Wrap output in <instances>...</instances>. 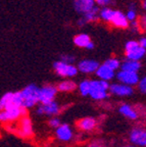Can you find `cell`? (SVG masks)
<instances>
[{
    "mask_svg": "<svg viewBox=\"0 0 146 147\" xmlns=\"http://www.w3.org/2000/svg\"><path fill=\"white\" fill-rule=\"evenodd\" d=\"M38 91L39 88L34 84L28 85L24 90L21 91L22 97H23V105L22 107L31 108L38 103Z\"/></svg>",
    "mask_w": 146,
    "mask_h": 147,
    "instance_id": "6da1fadb",
    "label": "cell"
},
{
    "mask_svg": "<svg viewBox=\"0 0 146 147\" xmlns=\"http://www.w3.org/2000/svg\"><path fill=\"white\" fill-rule=\"evenodd\" d=\"M145 54V49L142 48L138 42L129 41L126 44V55L129 60H138L142 58Z\"/></svg>",
    "mask_w": 146,
    "mask_h": 147,
    "instance_id": "7a4b0ae2",
    "label": "cell"
},
{
    "mask_svg": "<svg viewBox=\"0 0 146 147\" xmlns=\"http://www.w3.org/2000/svg\"><path fill=\"white\" fill-rule=\"evenodd\" d=\"M57 89L54 86L47 85L42 88H39L38 102H40L41 104H47L49 102H52V101H54Z\"/></svg>",
    "mask_w": 146,
    "mask_h": 147,
    "instance_id": "3957f363",
    "label": "cell"
},
{
    "mask_svg": "<svg viewBox=\"0 0 146 147\" xmlns=\"http://www.w3.org/2000/svg\"><path fill=\"white\" fill-rule=\"evenodd\" d=\"M130 141L133 145L144 147L146 145V131L144 128L136 127L130 132Z\"/></svg>",
    "mask_w": 146,
    "mask_h": 147,
    "instance_id": "277c9868",
    "label": "cell"
},
{
    "mask_svg": "<svg viewBox=\"0 0 146 147\" xmlns=\"http://www.w3.org/2000/svg\"><path fill=\"white\" fill-rule=\"evenodd\" d=\"M53 69L57 73V75L62 77H74L77 75L78 69L72 64L64 63L62 61H56L53 64Z\"/></svg>",
    "mask_w": 146,
    "mask_h": 147,
    "instance_id": "5b68a950",
    "label": "cell"
},
{
    "mask_svg": "<svg viewBox=\"0 0 146 147\" xmlns=\"http://www.w3.org/2000/svg\"><path fill=\"white\" fill-rule=\"evenodd\" d=\"M116 78L121 82V84L130 86V87L137 85L138 82H139V76H138L137 73H130V71H121L120 73H118Z\"/></svg>",
    "mask_w": 146,
    "mask_h": 147,
    "instance_id": "8992f818",
    "label": "cell"
},
{
    "mask_svg": "<svg viewBox=\"0 0 146 147\" xmlns=\"http://www.w3.org/2000/svg\"><path fill=\"white\" fill-rule=\"evenodd\" d=\"M60 111L59 105L55 102H49L47 104H40L37 107V113L40 115H58Z\"/></svg>",
    "mask_w": 146,
    "mask_h": 147,
    "instance_id": "52a82bcc",
    "label": "cell"
},
{
    "mask_svg": "<svg viewBox=\"0 0 146 147\" xmlns=\"http://www.w3.org/2000/svg\"><path fill=\"white\" fill-rule=\"evenodd\" d=\"M18 134L21 137L26 138L33 135V126L31 119L28 117H23L20 119V128L18 129Z\"/></svg>",
    "mask_w": 146,
    "mask_h": 147,
    "instance_id": "ba28073f",
    "label": "cell"
},
{
    "mask_svg": "<svg viewBox=\"0 0 146 147\" xmlns=\"http://www.w3.org/2000/svg\"><path fill=\"white\" fill-rule=\"evenodd\" d=\"M110 91L112 94L116 96H130L134 93V90L132 87L124 84H112L110 85Z\"/></svg>",
    "mask_w": 146,
    "mask_h": 147,
    "instance_id": "9c48e42d",
    "label": "cell"
},
{
    "mask_svg": "<svg viewBox=\"0 0 146 147\" xmlns=\"http://www.w3.org/2000/svg\"><path fill=\"white\" fill-rule=\"evenodd\" d=\"M56 137L58 140L64 141V142H68L73 138V130L68 124H62L55 131Z\"/></svg>",
    "mask_w": 146,
    "mask_h": 147,
    "instance_id": "30bf717a",
    "label": "cell"
},
{
    "mask_svg": "<svg viewBox=\"0 0 146 147\" xmlns=\"http://www.w3.org/2000/svg\"><path fill=\"white\" fill-rule=\"evenodd\" d=\"M98 67H99V63L97 61L86 59V60H82V61L79 62L77 69H79V71H81L84 74H90V73L96 71V69H98Z\"/></svg>",
    "mask_w": 146,
    "mask_h": 147,
    "instance_id": "8fae6325",
    "label": "cell"
},
{
    "mask_svg": "<svg viewBox=\"0 0 146 147\" xmlns=\"http://www.w3.org/2000/svg\"><path fill=\"white\" fill-rule=\"evenodd\" d=\"M96 125H97V122L94 117H83L80 121H78L77 123V127L82 131H93L94 129L96 128Z\"/></svg>",
    "mask_w": 146,
    "mask_h": 147,
    "instance_id": "7c38bea8",
    "label": "cell"
},
{
    "mask_svg": "<svg viewBox=\"0 0 146 147\" xmlns=\"http://www.w3.org/2000/svg\"><path fill=\"white\" fill-rule=\"evenodd\" d=\"M94 7V0H76L75 8L78 12L87 13Z\"/></svg>",
    "mask_w": 146,
    "mask_h": 147,
    "instance_id": "4fadbf2b",
    "label": "cell"
},
{
    "mask_svg": "<svg viewBox=\"0 0 146 147\" xmlns=\"http://www.w3.org/2000/svg\"><path fill=\"white\" fill-rule=\"evenodd\" d=\"M119 111L122 115L128 117V119H133V121L137 119L138 117H139V113H138L137 110L135 109V108H133L131 105L126 104V103L122 104V105L120 106Z\"/></svg>",
    "mask_w": 146,
    "mask_h": 147,
    "instance_id": "5bb4252c",
    "label": "cell"
},
{
    "mask_svg": "<svg viewBox=\"0 0 146 147\" xmlns=\"http://www.w3.org/2000/svg\"><path fill=\"white\" fill-rule=\"evenodd\" d=\"M96 75L98 78H100L102 81H110L114 77V71H112L110 69H108L107 67H105L104 64L99 65L98 69H96Z\"/></svg>",
    "mask_w": 146,
    "mask_h": 147,
    "instance_id": "9a60e30c",
    "label": "cell"
},
{
    "mask_svg": "<svg viewBox=\"0 0 146 147\" xmlns=\"http://www.w3.org/2000/svg\"><path fill=\"white\" fill-rule=\"evenodd\" d=\"M114 26L120 28H126L128 27V20L126 18V16H124L122 12L120 11H114V14L112 16V20Z\"/></svg>",
    "mask_w": 146,
    "mask_h": 147,
    "instance_id": "2e32d148",
    "label": "cell"
},
{
    "mask_svg": "<svg viewBox=\"0 0 146 147\" xmlns=\"http://www.w3.org/2000/svg\"><path fill=\"white\" fill-rule=\"evenodd\" d=\"M141 67V64L139 61L136 60H126L122 64V71H130V73H137Z\"/></svg>",
    "mask_w": 146,
    "mask_h": 147,
    "instance_id": "e0dca14e",
    "label": "cell"
},
{
    "mask_svg": "<svg viewBox=\"0 0 146 147\" xmlns=\"http://www.w3.org/2000/svg\"><path fill=\"white\" fill-rule=\"evenodd\" d=\"M110 84L106 81H90V91H107Z\"/></svg>",
    "mask_w": 146,
    "mask_h": 147,
    "instance_id": "ac0fdd59",
    "label": "cell"
},
{
    "mask_svg": "<svg viewBox=\"0 0 146 147\" xmlns=\"http://www.w3.org/2000/svg\"><path fill=\"white\" fill-rule=\"evenodd\" d=\"M56 89L57 91L60 92H71L76 89V83L72 82V81H64V82L58 84Z\"/></svg>",
    "mask_w": 146,
    "mask_h": 147,
    "instance_id": "d6986e66",
    "label": "cell"
},
{
    "mask_svg": "<svg viewBox=\"0 0 146 147\" xmlns=\"http://www.w3.org/2000/svg\"><path fill=\"white\" fill-rule=\"evenodd\" d=\"M74 42L77 46L79 47H87L88 44L90 43V38L87 35L85 34H81V35H78L77 37H75V39H74Z\"/></svg>",
    "mask_w": 146,
    "mask_h": 147,
    "instance_id": "ffe728a7",
    "label": "cell"
},
{
    "mask_svg": "<svg viewBox=\"0 0 146 147\" xmlns=\"http://www.w3.org/2000/svg\"><path fill=\"white\" fill-rule=\"evenodd\" d=\"M89 96L94 100H103L107 98L108 94L106 91H90Z\"/></svg>",
    "mask_w": 146,
    "mask_h": 147,
    "instance_id": "44dd1931",
    "label": "cell"
},
{
    "mask_svg": "<svg viewBox=\"0 0 146 147\" xmlns=\"http://www.w3.org/2000/svg\"><path fill=\"white\" fill-rule=\"evenodd\" d=\"M79 90L82 96H88L90 93V81H83L79 85Z\"/></svg>",
    "mask_w": 146,
    "mask_h": 147,
    "instance_id": "7402d4cb",
    "label": "cell"
},
{
    "mask_svg": "<svg viewBox=\"0 0 146 147\" xmlns=\"http://www.w3.org/2000/svg\"><path fill=\"white\" fill-rule=\"evenodd\" d=\"M14 105L18 106V107H22L23 105V97H22L21 91L18 92H12V97L11 101H10Z\"/></svg>",
    "mask_w": 146,
    "mask_h": 147,
    "instance_id": "603a6c76",
    "label": "cell"
},
{
    "mask_svg": "<svg viewBox=\"0 0 146 147\" xmlns=\"http://www.w3.org/2000/svg\"><path fill=\"white\" fill-rule=\"evenodd\" d=\"M11 97H12V92H7V93H5V94L0 98V111L4 109L6 104L10 102Z\"/></svg>",
    "mask_w": 146,
    "mask_h": 147,
    "instance_id": "cb8c5ba5",
    "label": "cell"
},
{
    "mask_svg": "<svg viewBox=\"0 0 146 147\" xmlns=\"http://www.w3.org/2000/svg\"><path fill=\"white\" fill-rule=\"evenodd\" d=\"M103 64L114 71H116V69H119L120 67V61L118 59H114V58H110V59L106 60Z\"/></svg>",
    "mask_w": 146,
    "mask_h": 147,
    "instance_id": "d4e9b609",
    "label": "cell"
},
{
    "mask_svg": "<svg viewBox=\"0 0 146 147\" xmlns=\"http://www.w3.org/2000/svg\"><path fill=\"white\" fill-rule=\"evenodd\" d=\"M96 12H97V8L96 7H93L92 8V10H90L89 12H87L86 14H85V18L83 20L84 22L88 21H94V20H96V18H97V16H96Z\"/></svg>",
    "mask_w": 146,
    "mask_h": 147,
    "instance_id": "484cf974",
    "label": "cell"
},
{
    "mask_svg": "<svg viewBox=\"0 0 146 147\" xmlns=\"http://www.w3.org/2000/svg\"><path fill=\"white\" fill-rule=\"evenodd\" d=\"M112 14H114V10H112V9H108V8H105V9H103L102 11H101L100 16H101V18H102L103 20H105V21H110V20H112Z\"/></svg>",
    "mask_w": 146,
    "mask_h": 147,
    "instance_id": "4316f807",
    "label": "cell"
},
{
    "mask_svg": "<svg viewBox=\"0 0 146 147\" xmlns=\"http://www.w3.org/2000/svg\"><path fill=\"white\" fill-rule=\"evenodd\" d=\"M48 125H49L51 128L57 129L62 125V123H60L59 119H57V117H51V119H49V122H48Z\"/></svg>",
    "mask_w": 146,
    "mask_h": 147,
    "instance_id": "83f0119b",
    "label": "cell"
},
{
    "mask_svg": "<svg viewBox=\"0 0 146 147\" xmlns=\"http://www.w3.org/2000/svg\"><path fill=\"white\" fill-rule=\"evenodd\" d=\"M138 87H139L140 92L143 93V94H145V92H146V79L145 78L139 80V82H138Z\"/></svg>",
    "mask_w": 146,
    "mask_h": 147,
    "instance_id": "f1b7e54d",
    "label": "cell"
},
{
    "mask_svg": "<svg viewBox=\"0 0 146 147\" xmlns=\"http://www.w3.org/2000/svg\"><path fill=\"white\" fill-rule=\"evenodd\" d=\"M62 61L64 62V63H68V64H72L74 62V57L73 56H70V55H64L62 57Z\"/></svg>",
    "mask_w": 146,
    "mask_h": 147,
    "instance_id": "f546056e",
    "label": "cell"
},
{
    "mask_svg": "<svg viewBox=\"0 0 146 147\" xmlns=\"http://www.w3.org/2000/svg\"><path fill=\"white\" fill-rule=\"evenodd\" d=\"M88 147H104V146H103V143L101 142V141L94 140V141H92V142L90 143Z\"/></svg>",
    "mask_w": 146,
    "mask_h": 147,
    "instance_id": "4dcf8cb0",
    "label": "cell"
},
{
    "mask_svg": "<svg viewBox=\"0 0 146 147\" xmlns=\"http://www.w3.org/2000/svg\"><path fill=\"white\" fill-rule=\"evenodd\" d=\"M135 16H136V14H135V11H133V10H130V11L127 13V16H126V18H127V20H131V21H133V20L135 18Z\"/></svg>",
    "mask_w": 146,
    "mask_h": 147,
    "instance_id": "1f68e13d",
    "label": "cell"
},
{
    "mask_svg": "<svg viewBox=\"0 0 146 147\" xmlns=\"http://www.w3.org/2000/svg\"><path fill=\"white\" fill-rule=\"evenodd\" d=\"M110 0H96V2L98 3L99 5H105L110 2Z\"/></svg>",
    "mask_w": 146,
    "mask_h": 147,
    "instance_id": "d6a6232c",
    "label": "cell"
},
{
    "mask_svg": "<svg viewBox=\"0 0 146 147\" xmlns=\"http://www.w3.org/2000/svg\"><path fill=\"white\" fill-rule=\"evenodd\" d=\"M138 44H139V45L141 46L142 48H144V49H145V47H146V40L143 38V39H141V40H140V42H139V43H138Z\"/></svg>",
    "mask_w": 146,
    "mask_h": 147,
    "instance_id": "836d02e7",
    "label": "cell"
},
{
    "mask_svg": "<svg viewBox=\"0 0 146 147\" xmlns=\"http://www.w3.org/2000/svg\"><path fill=\"white\" fill-rule=\"evenodd\" d=\"M93 46H94V44L92 43V42H90V43L88 44V46H87L86 48H88V49H92V48H93Z\"/></svg>",
    "mask_w": 146,
    "mask_h": 147,
    "instance_id": "e575fe53",
    "label": "cell"
},
{
    "mask_svg": "<svg viewBox=\"0 0 146 147\" xmlns=\"http://www.w3.org/2000/svg\"><path fill=\"white\" fill-rule=\"evenodd\" d=\"M124 147H136V146H133V145H127V146H124Z\"/></svg>",
    "mask_w": 146,
    "mask_h": 147,
    "instance_id": "d590c367",
    "label": "cell"
}]
</instances>
